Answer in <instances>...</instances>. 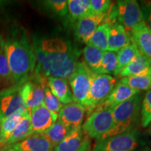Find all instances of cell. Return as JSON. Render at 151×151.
<instances>
[{
  "label": "cell",
  "mask_w": 151,
  "mask_h": 151,
  "mask_svg": "<svg viewBox=\"0 0 151 151\" xmlns=\"http://www.w3.org/2000/svg\"><path fill=\"white\" fill-rule=\"evenodd\" d=\"M0 78L4 81H11L12 83L11 69L9 67L8 58L5 48L4 39L3 36L0 39Z\"/></svg>",
  "instance_id": "cell-31"
},
{
  "label": "cell",
  "mask_w": 151,
  "mask_h": 151,
  "mask_svg": "<svg viewBox=\"0 0 151 151\" xmlns=\"http://www.w3.org/2000/svg\"><path fill=\"white\" fill-rule=\"evenodd\" d=\"M112 2L109 0H91L90 13L93 14H108Z\"/></svg>",
  "instance_id": "cell-34"
},
{
  "label": "cell",
  "mask_w": 151,
  "mask_h": 151,
  "mask_svg": "<svg viewBox=\"0 0 151 151\" xmlns=\"http://www.w3.org/2000/svg\"><path fill=\"white\" fill-rule=\"evenodd\" d=\"M4 39L13 85L22 84L34 74L36 59L32 43L26 30L15 23Z\"/></svg>",
  "instance_id": "cell-2"
},
{
  "label": "cell",
  "mask_w": 151,
  "mask_h": 151,
  "mask_svg": "<svg viewBox=\"0 0 151 151\" xmlns=\"http://www.w3.org/2000/svg\"><path fill=\"white\" fill-rule=\"evenodd\" d=\"M118 81L111 75L93 73L89 93L83 105L88 116L107 99Z\"/></svg>",
  "instance_id": "cell-4"
},
{
  "label": "cell",
  "mask_w": 151,
  "mask_h": 151,
  "mask_svg": "<svg viewBox=\"0 0 151 151\" xmlns=\"http://www.w3.org/2000/svg\"><path fill=\"white\" fill-rule=\"evenodd\" d=\"M140 92H141L138 91V90L132 89L130 87L127 86V85L119 82L118 81V83L113 88L110 95L93 111L104 110V109H108L109 110V109H114L117 106L127 101V100L134 97L136 94L140 93Z\"/></svg>",
  "instance_id": "cell-15"
},
{
  "label": "cell",
  "mask_w": 151,
  "mask_h": 151,
  "mask_svg": "<svg viewBox=\"0 0 151 151\" xmlns=\"http://www.w3.org/2000/svg\"><path fill=\"white\" fill-rule=\"evenodd\" d=\"M93 73L83 62H78L74 72L69 79L74 102L84 105L90 91Z\"/></svg>",
  "instance_id": "cell-8"
},
{
  "label": "cell",
  "mask_w": 151,
  "mask_h": 151,
  "mask_svg": "<svg viewBox=\"0 0 151 151\" xmlns=\"http://www.w3.org/2000/svg\"><path fill=\"white\" fill-rule=\"evenodd\" d=\"M104 52V50L88 45L83 50V62L92 72L99 73Z\"/></svg>",
  "instance_id": "cell-23"
},
{
  "label": "cell",
  "mask_w": 151,
  "mask_h": 151,
  "mask_svg": "<svg viewBox=\"0 0 151 151\" xmlns=\"http://www.w3.org/2000/svg\"><path fill=\"white\" fill-rule=\"evenodd\" d=\"M140 6L142 13V20L151 32V1H142Z\"/></svg>",
  "instance_id": "cell-35"
},
{
  "label": "cell",
  "mask_w": 151,
  "mask_h": 151,
  "mask_svg": "<svg viewBox=\"0 0 151 151\" xmlns=\"http://www.w3.org/2000/svg\"><path fill=\"white\" fill-rule=\"evenodd\" d=\"M109 22H116L123 26L127 33L142 21V13L139 3L135 0L117 1L109 11Z\"/></svg>",
  "instance_id": "cell-5"
},
{
  "label": "cell",
  "mask_w": 151,
  "mask_h": 151,
  "mask_svg": "<svg viewBox=\"0 0 151 151\" xmlns=\"http://www.w3.org/2000/svg\"><path fill=\"white\" fill-rule=\"evenodd\" d=\"M113 109L94 111L92 112L82 127L84 134L88 137L101 139L113 128Z\"/></svg>",
  "instance_id": "cell-7"
},
{
  "label": "cell",
  "mask_w": 151,
  "mask_h": 151,
  "mask_svg": "<svg viewBox=\"0 0 151 151\" xmlns=\"http://www.w3.org/2000/svg\"><path fill=\"white\" fill-rule=\"evenodd\" d=\"M131 43L129 34L123 26L118 22H109L108 33V50L117 52Z\"/></svg>",
  "instance_id": "cell-17"
},
{
  "label": "cell",
  "mask_w": 151,
  "mask_h": 151,
  "mask_svg": "<svg viewBox=\"0 0 151 151\" xmlns=\"http://www.w3.org/2000/svg\"><path fill=\"white\" fill-rule=\"evenodd\" d=\"M29 116L33 134L44 133L58 118V116L52 113L43 105L30 110Z\"/></svg>",
  "instance_id": "cell-14"
},
{
  "label": "cell",
  "mask_w": 151,
  "mask_h": 151,
  "mask_svg": "<svg viewBox=\"0 0 151 151\" xmlns=\"http://www.w3.org/2000/svg\"><path fill=\"white\" fill-rule=\"evenodd\" d=\"M140 53L137 47L134 43H131L128 46L124 47L116 52L117 55V67L115 71V76H117L118 73L129 65L130 62Z\"/></svg>",
  "instance_id": "cell-24"
},
{
  "label": "cell",
  "mask_w": 151,
  "mask_h": 151,
  "mask_svg": "<svg viewBox=\"0 0 151 151\" xmlns=\"http://www.w3.org/2000/svg\"><path fill=\"white\" fill-rule=\"evenodd\" d=\"M68 14L71 22L90 14V0H69L67 1Z\"/></svg>",
  "instance_id": "cell-25"
},
{
  "label": "cell",
  "mask_w": 151,
  "mask_h": 151,
  "mask_svg": "<svg viewBox=\"0 0 151 151\" xmlns=\"http://www.w3.org/2000/svg\"><path fill=\"white\" fill-rule=\"evenodd\" d=\"M0 141H1V122H0Z\"/></svg>",
  "instance_id": "cell-38"
},
{
  "label": "cell",
  "mask_w": 151,
  "mask_h": 151,
  "mask_svg": "<svg viewBox=\"0 0 151 151\" xmlns=\"http://www.w3.org/2000/svg\"><path fill=\"white\" fill-rule=\"evenodd\" d=\"M117 67V55L116 52L106 50L104 52L99 73L114 74Z\"/></svg>",
  "instance_id": "cell-30"
},
{
  "label": "cell",
  "mask_w": 151,
  "mask_h": 151,
  "mask_svg": "<svg viewBox=\"0 0 151 151\" xmlns=\"http://www.w3.org/2000/svg\"><path fill=\"white\" fill-rule=\"evenodd\" d=\"M139 146V132L134 128L114 137L98 139L92 151H134Z\"/></svg>",
  "instance_id": "cell-6"
},
{
  "label": "cell",
  "mask_w": 151,
  "mask_h": 151,
  "mask_svg": "<svg viewBox=\"0 0 151 151\" xmlns=\"http://www.w3.org/2000/svg\"><path fill=\"white\" fill-rule=\"evenodd\" d=\"M43 106L53 114L58 116L60 110L63 106V104L53 95L49 88L47 87L45 90V96L43 99Z\"/></svg>",
  "instance_id": "cell-33"
},
{
  "label": "cell",
  "mask_w": 151,
  "mask_h": 151,
  "mask_svg": "<svg viewBox=\"0 0 151 151\" xmlns=\"http://www.w3.org/2000/svg\"><path fill=\"white\" fill-rule=\"evenodd\" d=\"M131 43L137 47L141 54L151 60V32L144 22L137 24L129 32Z\"/></svg>",
  "instance_id": "cell-16"
},
{
  "label": "cell",
  "mask_w": 151,
  "mask_h": 151,
  "mask_svg": "<svg viewBox=\"0 0 151 151\" xmlns=\"http://www.w3.org/2000/svg\"><path fill=\"white\" fill-rule=\"evenodd\" d=\"M119 82L127 85L132 89L141 92L151 89V75H139L120 78Z\"/></svg>",
  "instance_id": "cell-29"
},
{
  "label": "cell",
  "mask_w": 151,
  "mask_h": 151,
  "mask_svg": "<svg viewBox=\"0 0 151 151\" xmlns=\"http://www.w3.org/2000/svg\"><path fill=\"white\" fill-rule=\"evenodd\" d=\"M47 78L33 74L21 86L22 97L28 110L43 104Z\"/></svg>",
  "instance_id": "cell-9"
},
{
  "label": "cell",
  "mask_w": 151,
  "mask_h": 151,
  "mask_svg": "<svg viewBox=\"0 0 151 151\" xmlns=\"http://www.w3.org/2000/svg\"><path fill=\"white\" fill-rule=\"evenodd\" d=\"M71 131L69 128L66 127L60 120H57L51 127L43 134L55 148L65 139Z\"/></svg>",
  "instance_id": "cell-26"
},
{
  "label": "cell",
  "mask_w": 151,
  "mask_h": 151,
  "mask_svg": "<svg viewBox=\"0 0 151 151\" xmlns=\"http://www.w3.org/2000/svg\"><path fill=\"white\" fill-rule=\"evenodd\" d=\"M22 85H13L0 92V122L17 111L27 109L22 97Z\"/></svg>",
  "instance_id": "cell-10"
},
{
  "label": "cell",
  "mask_w": 151,
  "mask_h": 151,
  "mask_svg": "<svg viewBox=\"0 0 151 151\" xmlns=\"http://www.w3.org/2000/svg\"><path fill=\"white\" fill-rule=\"evenodd\" d=\"M143 94L139 93L113 109V126L101 139L120 134L134 129L141 112Z\"/></svg>",
  "instance_id": "cell-3"
},
{
  "label": "cell",
  "mask_w": 151,
  "mask_h": 151,
  "mask_svg": "<svg viewBox=\"0 0 151 151\" xmlns=\"http://www.w3.org/2000/svg\"><path fill=\"white\" fill-rule=\"evenodd\" d=\"M36 66L34 74L69 80L74 72L80 52L69 41L59 37L33 39Z\"/></svg>",
  "instance_id": "cell-1"
},
{
  "label": "cell",
  "mask_w": 151,
  "mask_h": 151,
  "mask_svg": "<svg viewBox=\"0 0 151 151\" xmlns=\"http://www.w3.org/2000/svg\"><path fill=\"white\" fill-rule=\"evenodd\" d=\"M77 151H92V144L89 137H85L82 144Z\"/></svg>",
  "instance_id": "cell-36"
},
{
  "label": "cell",
  "mask_w": 151,
  "mask_h": 151,
  "mask_svg": "<svg viewBox=\"0 0 151 151\" xmlns=\"http://www.w3.org/2000/svg\"><path fill=\"white\" fill-rule=\"evenodd\" d=\"M6 151H54V147L43 134H32L12 145L2 148Z\"/></svg>",
  "instance_id": "cell-12"
},
{
  "label": "cell",
  "mask_w": 151,
  "mask_h": 151,
  "mask_svg": "<svg viewBox=\"0 0 151 151\" xmlns=\"http://www.w3.org/2000/svg\"><path fill=\"white\" fill-rule=\"evenodd\" d=\"M139 75H151V60L141 52L122 69L116 77L122 78Z\"/></svg>",
  "instance_id": "cell-18"
},
{
  "label": "cell",
  "mask_w": 151,
  "mask_h": 151,
  "mask_svg": "<svg viewBox=\"0 0 151 151\" xmlns=\"http://www.w3.org/2000/svg\"><path fill=\"white\" fill-rule=\"evenodd\" d=\"M11 2L9 1H5V0H0V10L4 8L6 6L10 4Z\"/></svg>",
  "instance_id": "cell-37"
},
{
  "label": "cell",
  "mask_w": 151,
  "mask_h": 151,
  "mask_svg": "<svg viewBox=\"0 0 151 151\" xmlns=\"http://www.w3.org/2000/svg\"><path fill=\"white\" fill-rule=\"evenodd\" d=\"M86 109L76 102L64 104L58 114V120L71 130L81 127L83 122Z\"/></svg>",
  "instance_id": "cell-13"
},
{
  "label": "cell",
  "mask_w": 151,
  "mask_h": 151,
  "mask_svg": "<svg viewBox=\"0 0 151 151\" xmlns=\"http://www.w3.org/2000/svg\"><path fill=\"white\" fill-rule=\"evenodd\" d=\"M28 109H22L1 120V141L0 146H4L13 131L21 121Z\"/></svg>",
  "instance_id": "cell-22"
},
{
  "label": "cell",
  "mask_w": 151,
  "mask_h": 151,
  "mask_svg": "<svg viewBox=\"0 0 151 151\" xmlns=\"http://www.w3.org/2000/svg\"><path fill=\"white\" fill-rule=\"evenodd\" d=\"M1 37H2V35H1V33H0V39H1Z\"/></svg>",
  "instance_id": "cell-39"
},
{
  "label": "cell",
  "mask_w": 151,
  "mask_h": 151,
  "mask_svg": "<svg viewBox=\"0 0 151 151\" xmlns=\"http://www.w3.org/2000/svg\"><path fill=\"white\" fill-rule=\"evenodd\" d=\"M150 129H151V122L150 123Z\"/></svg>",
  "instance_id": "cell-41"
},
{
  "label": "cell",
  "mask_w": 151,
  "mask_h": 151,
  "mask_svg": "<svg viewBox=\"0 0 151 151\" xmlns=\"http://www.w3.org/2000/svg\"><path fill=\"white\" fill-rule=\"evenodd\" d=\"M32 134L31 121H30L29 111L28 110L25 113V114L24 115L23 118H22L21 121L20 122V123L15 128V129L11 133L10 137H9V139H7V141L4 144V146L20 142V141L26 139Z\"/></svg>",
  "instance_id": "cell-20"
},
{
  "label": "cell",
  "mask_w": 151,
  "mask_h": 151,
  "mask_svg": "<svg viewBox=\"0 0 151 151\" xmlns=\"http://www.w3.org/2000/svg\"><path fill=\"white\" fill-rule=\"evenodd\" d=\"M48 88L63 104L73 102V97L68 80L56 77L47 78Z\"/></svg>",
  "instance_id": "cell-19"
},
{
  "label": "cell",
  "mask_w": 151,
  "mask_h": 151,
  "mask_svg": "<svg viewBox=\"0 0 151 151\" xmlns=\"http://www.w3.org/2000/svg\"><path fill=\"white\" fill-rule=\"evenodd\" d=\"M109 13L102 14H90L75 22V35L79 40L88 44V41L100 24L109 22Z\"/></svg>",
  "instance_id": "cell-11"
},
{
  "label": "cell",
  "mask_w": 151,
  "mask_h": 151,
  "mask_svg": "<svg viewBox=\"0 0 151 151\" xmlns=\"http://www.w3.org/2000/svg\"><path fill=\"white\" fill-rule=\"evenodd\" d=\"M86 136L82 127L72 129L65 139L54 148V151H77Z\"/></svg>",
  "instance_id": "cell-21"
},
{
  "label": "cell",
  "mask_w": 151,
  "mask_h": 151,
  "mask_svg": "<svg viewBox=\"0 0 151 151\" xmlns=\"http://www.w3.org/2000/svg\"><path fill=\"white\" fill-rule=\"evenodd\" d=\"M40 3L45 11L57 18H65L68 15L67 1L65 0H46Z\"/></svg>",
  "instance_id": "cell-28"
},
{
  "label": "cell",
  "mask_w": 151,
  "mask_h": 151,
  "mask_svg": "<svg viewBox=\"0 0 151 151\" xmlns=\"http://www.w3.org/2000/svg\"><path fill=\"white\" fill-rule=\"evenodd\" d=\"M0 151H6V150H3V149H1V150Z\"/></svg>",
  "instance_id": "cell-40"
},
{
  "label": "cell",
  "mask_w": 151,
  "mask_h": 151,
  "mask_svg": "<svg viewBox=\"0 0 151 151\" xmlns=\"http://www.w3.org/2000/svg\"><path fill=\"white\" fill-rule=\"evenodd\" d=\"M109 27V22H104L100 24L87 45L99 48L104 51L108 50Z\"/></svg>",
  "instance_id": "cell-27"
},
{
  "label": "cell",
  "mask_w": 151,
  "mask_h": 151,
  "mask_svg": "<svg viewBox=\"0 0 151 151\" xmlns=\"http://www.w3.org/2000/svg\"><path fill=\"white\" fill-rule=\"evenodd\" d=\"M141 125L146 127L151 122V89L148 90L143 98L141 107Z\"/></svg>",
  "instance_id": "cell-32"
}]
</instances>
